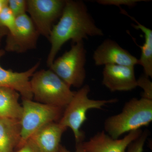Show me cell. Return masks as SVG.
<instances>
[{"mask_svg":"<svg viewBox=\"0 0 152 152\" xmlns=\"http://www.w3.org/2000/svg\"><path fill=\"white\" fill-rule=\"evenodd\" d=\"M103 36V32L95 24L83 2L66 0L59 20L54 25L49 37L51 47L47 65L50 67L68 41L72 40L75 43L89 37Z\"/></svg>","mask_w":152,"mask_h":152,"instance_id":"1","label":"cell"},{"mask_svg":"<svg viewBox=\"0 0 152 152\" xmlns=\"http://www.w3.org/2000/svg\"><path fill=\"white\" fill-rule=\"evenodd\" d=\"M152 121V100L134 98L125 104L120 113L108 118L104 124V132L112 138L148 126Z\"/></svg>","mask_w":152,"mask_h":152,"instance_id":"2","label":"cell"},{"mask_svg":"<svg viewBox=\"0 0 152 152\" xmlns=\"http://www.w3.org/2000/svg\"><path fill=\"white\" fill-rule=\"evenodd\" d=\"M30 84L36 102L63 108H65L75 94L50 69L36 72Z\"/></svg>","mask_w":152,"mask_h":152,"instance_id":"3","label":"cell"},{"mask_svg":"<svg viewBox=\"0 0 152 152\" xmlns=\"http://www.w3.org/2000/svg\"><path fill=\"white\" fill-rule=\"evenodd\" d=\"M91 89L88 85L83 86L75 92L70 102L66 107L58 123L64 127L70 128L74 133L76 143L84 141L85 134L81 130L87 120V113L91 109H101L109 104L116 103V99L94 100L88 98Z\"/></svg>","mask_w":152,"mask_h":152,"instance_id":"4","label":"cell"},{"mask_svg":"<svg viewBox=\"0 0 152 152\" xmlns=\"http://www.w3.org/2000/svg\"><path fill=\"white\" fill-rule=\"evenodd\" d=\"M22 100L20 139L17 150L21 148L35 133L45 125L58 122L65 109L32 100L22 99Z\"/></svg>","mask_w":152,"mask_h":152,"instance_id":"5","label":"cell"},{"mask_svg":"<svg viewBox=\"0 0 152 152\" xmlns=\"http://www.w3.org/2000/svg\"><path fill=\"white\" fill-rule=\"evenodd\" d=\"M86 54L83 41L73 43L71 49L55 59L49 68L70 87L80 88L86 77Z\"/></svg>","mask_w":152,"mask_h":152,"instance_id":"6","label":"cell"},{"mask_svg":"<svg viewBox=\"0 0 152 152\" xmlns=\"http://www.w3.org/2000/svg\"><path fill=\"white\" fill-rule=\"evenodd\" d=\"M66 1L28 0L29 16L39 35L48 39L54 23L61 15Z\"/></svg>","mask_w":152,"mask_h":152,"instance_id":"7","label":"cell"},{"mask_svg":"<svg viewBox=\"0 0 152 152\" xmlns=\"http://www.w3.org/2000/svg\"><path fill=\"white\" fill-rule=\"evenodd\" d=\"M39 35L27 14L17 17L13 30L7 34L5 50L22 53L35 49Z\"/></svg>","mask_w":152,"mask_h":152,"instance_id":"8","label":"cell"},{"mask_svg":"<svg viewBox=\"0 0 152 152\" xmlns=\"http://www.w3.org/2000/svg\"><path fill=\"white\" fill-rule=\"evenodd\" d=\"M93 59L97 66L117 65L134 67L139 64V59L111 39L105 40L97 48Z\"/></svg>","mask_w":152,"mask_h":152,"instance_id":"9","label":"cell"},{"mask_svg":"<svg viewBox=\"0 0 152 152\" xmlns=\"http://www.w3.org/2000/svg\"><path fill=\"white\" fill-rule=\"evenodd\" d=\"M141 129L129 132L123 138L114 139L102 131L82 142L85 152H126L129 145L141 134Z\"/></svg>","mask_w":152,"mask_h":152,"instance_id":"10","label":"cell"},{"mask_svg":"<svg viewBox=\"0 0 152 152\" xmlns=\"http://www.w3.org/2000/svg\"><path fill=\"white\" fill-rule=\"evenodd\" d=\"M102 75V84L110 91H128L137 87L134 66L107 65Z\"/></svg>","mask_w":152,"mask_h":152,"instance_id":"11","label":"cell"},{"mask_svg":"<svg viewBox=\"0 0 152 152\" xmlns=\"http://www.w3.org/2000/svg\"><path fill=\"white\" fill-rule=\"evenodd\" d=\"M4 54V52L1 50L0 58ZM40 64L38 62L29 69L21 72L6 69L0 65V87L13 89L21 95L22 99L32 100L30 80L39 66Z\"/></svg>","mask_w":152,"mask_h":152,"instance_id":"12","label":"cell"},{"mask_svg":"<svg viewBox=\"0 0 152 152\" xmlns=\"http://www.w3.org/2000/svg\"><path fill=\"white\" fill-rule=\"evenodd\" d=\"M66 129L58 122L49 123L30 138L35 144L39 152H59L62 136Z\"/></svg>","mask_w":152,"mask_h":152,"instance_id":"13","label":"cell"},{"mask_svg":"<svg viewBox=\"0 0 152 152\" xmlns=\"http://www.w3.org/2000/svg\"><path fill=\"white\" fill-rule=\"evenodd\" d=\"M20 120L0 118V152H14L20 139Z\"/></svg>","mask_w":152,"mask_h":152,"instance_id":"14","label":"cell"},{"mask_svg":"<svg viewBox=\"0 0 152 152\" xmlns=\"http://www.w3.org/2000/svg\"><path fill=\"white\" fill-rule=\"evenodd\" d=\"M20 96L13 89L0 87V118L20 120L23 108L19 102Z\"/></svg>","mask_w":152,"mask_h":152,"instance_id":"15","label":"cell"},{"mask_svg":"<svg viewBox=\"0 0 152 152\" xmlns=\"http://www.w3.org/2000/svg\"><path fill=\"white\" fill-rule=\"evenodd\" d=\"M121 12L136 22V24H133V27L136 29L141 31L145 36V43L142 46H139L141 50L140 58L139 59V64L143 68L144 75L147 77H152V31L140 23L135 19L131 16L123 9H121Z\"/></svg>","mask_w":152,"mask_h":152,"instance_id":"16","label":"cell"},{"mask_svg":"<svg viewBox=\"0 0 152 152\" xmlns=\"http://www.w3.org/2000/svg\"><path fill=\"white\" fill-rule=\"evenodd\" d=\"M15 17L8 7H5L0 12V31L7 34L10 32L15 26Z\"/></svg>","mask_w":152,"mask_h":152,"instance_id":"17","label":"cell"},{"mask_svg":"<svg viewBox=\"0 0 152 152\" xmlns=\"http://www.w3.org/2000/svg\"><path fill=\"white\" fill-rule=\"evenodd\" d=\"M7 7L16 18L27 14V1L8 0Z\"/></svg>","mask_w":152,"mask_h":152,"instance_id":"18","label":"cell"},{"mask_svg":"<svg viewBox=\"0 0 152 152\" xmlns=\"http://www.w3.org/2000/svg\"><path fill=\"white\" fill-rule=\"evenodd\" d=\"M137 86L143 90L142 98L152 100V83L148 77L144 75L137 80Z\"/></svg>","mask_w":152,"mask_h":152,"instance_id":"19","label":"cell"},{"mask_svg":"<svg viewBox=\"0 0 152 152\" xmlns=\"http://www.w3.org/2000/svg\"><path fill=\"white\" fill-rule=\"evenodd\" d=\"M148 132H142L141 135L128 147L126 152H143L144 145L148 136Z\"/></svg>","mask_w":152,"mask_h":152,"instance_id":"20","label":"cell"},{"mask_svg":"<svg viewBox=\"0 0 152 152\" xmlns=\"http://www.w3.org/2000/svg\"><path fill=\"white\" fill-rule=\"evenodd\" d=\"M140 0H99L97 2L104 5H114L120 7L121 5L129 7H134Z\"/></svg>","mask_w":152,"mask_h":152,"instance_id":"21","label":"cell"},{"mask_svg":"<svg viewBox=\"0 0 152 152\" xmlns=\"http://www.w3.org/2000/svg\"><path fill=\"white\" fill-rule=\"evenodd\" d=\"M15 152H39L37 146L31 139L30 138L26 143Z\"/></svg>","mask_w":152,"mask_h":152,"instance_id":"22","label":"cell"},{"mask_svg":"<svg viewBox=\"0 0 152 152\" xmlns=\"http://www.w3.org/2000/svg\"><path fill=\"white\" fill-rule=\"evenodd\" d=\"M78 143H76V150L75 151L73 152H85L83 148V145H82V142ZM59 152H72L70 151H69L65 147L61 145L60 147L59 151Z\"/></svg>","mask_w":152,"mask_h":152,"instance_id":"23","label":"cell"},{"mask_svg":"<svg viewBox=\"0 0 152 152\" xmlns=\"http://www.w3.org/2000/svg\"><path fill=\"white\" fill-rule=\"evenodd\" d=\"M8 0H0V12L7 6Z\"/></svg>","mask_w":152,"mask_h":152,"instance_id":"24","label":"cell"},{"mask_svg":"<svg viewBox=\"0 0 152 152\" xmlns=\"http://www.w3.org/2000/svg\"><path fill=\"white\" fill-rule=\"evenodd\" d=\"M4 36H6V34H5L4 32H3L2 31H0V43H1V38Z\"/></svg>","mask_w":152,"mask_h":152,"instance_id":"25","label":"cell"}]
</instances>
